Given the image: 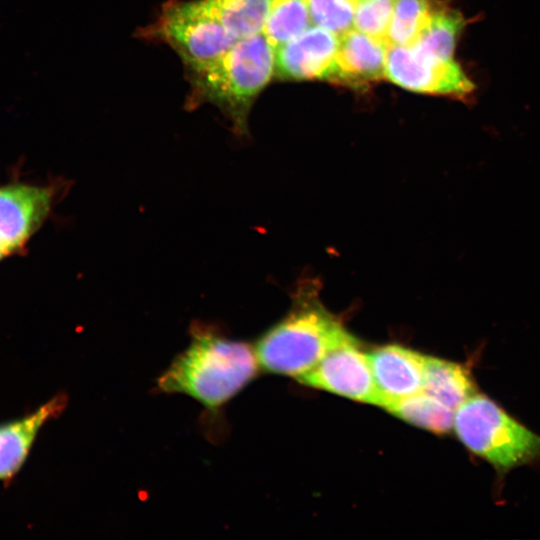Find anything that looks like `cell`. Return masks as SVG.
I'll return each mask as SVG.
<instances>
[{"label":"cell","mask_w":540,"mask_h":540,"mask_svg":"<svg viewBox=\"0 0 540 540\" xmlns=\"http://www.w3.org/2000/svg\"><path fill=\"white\" fill-rule=\"evenodd\" d=\"M189 334L188 346L157 378L156 392L187 395L220 419L222 408L256 376L255 350L211 324L193 323Z\"/></svg>","instance_id":"6da1fadb"},{"label":"cell","mask_w":540,"mask_h":540,"mask_svg":"<svg viewBox=\"0 0 540 540\" xmlns=\"http://www.w3.org/2000/svg\"><path fill=\"white\" fill-rule=\"evenodd\" d=\"M187 109L212 104L229 119L237 135L247 132L253 102L274 76L275 50L263 33L238 40L226 52L186 70Z\"/></svg>","instance_id":"7a4b0ae2"},{"label":"cell","mask_w":540,"mask_h":540,"mask_svg":"<svg viewBox=\"0 0 540 540\" xmlns=\"http://www.w3.org/2000/svg\"><path fill=\"white\" fill-rule=\"evenodd\" d=\"M349 333L321 304L316 283H301L289 313L257 341L255 353L266 371L300 378Z\"/></svg>","instance_id":"3957f363"},{"label":"cell","mask_w":540,"mask_h":540,"mask_svg":"<svg viewBox=\"0 0 540 540\" xmlns=\"http://www.w3.org/2000/svg\"><path fill=\"white\" fill-rule=\"evenodd\" d=\"M453 427L461 443L499 473L540 457V436L486 395L475 393L464 401L455 411Z\"/></svg>","instance_id":"277c9868"},{"label":"cell","mask_w":540,"mask_h":540,"mask_svg":"<svg viewBox=\"0 0 540 540\" xmlns=\"http://www.w3.org/2000/svg\"><path fill=\"white\" fill-rule=\"evenodd\" d=\"M139 36L170 46L186 70L208 63L237 42L202 0H169L155 21L139 30Z\"/></svg>","instance_id":"5b68a950"},{"label":"cell","mask_w":540,"mask_h":540,"mask_svg":"<svg viewBox=\"0 0 540 540\" xmlns=\"http://www.w3.org/2000/svg\"><path fill=\"white\" fill-rule=\"evenodd\" d=\"M59 188L55 182L20 180L0 185V262L26 249L49 217Z\"/></svg>","instance_id":"8992f818"},{"label":"cell","mask_w":540,"mask_h":540,"mask_svg":"<svg viewBox=\"0 0 540 540\" xmlns=\"http://www.w3.org/2000/svg\"><path fill=\"white\" fill-rule=\"evenodd\" d=\"M385 78L412 92L469 101L474 83L453 59L421 53L410 46H389Z\"/></svg>","instance_id":"52a82bcc"},{"label":"cell","mask_w":540,"mask_h":540,"mask_svg":"<svg viewBox=\"0 0 540 540\" xmlns=\"http://www.w3.org/2000/svg\"><path fill=\"white\" fill-rule=\"evenodd\" d=\"M298 379L311 387L378 405L368 354L350 333Z\"/></svg>","instance_id":"ba28073f"},{"label":"cell","mask_w":540,"mask_h":540,"mask_svg":"<svg viewBox=\"0 0 540 540\" xmlns=\"http://www.w3.org/2000/svg\"><path fill=\"white\" fill-rule=\"evenodd\" d=\"M339 35L317 25L275 48L274 76L282 80H325L331 72Z\"/></svg>","instance_id":"9c48e42d"},{"label":"cell","mask_w":540,"mask_h":540,"mask_svg":"<svg viewBox=\"0 0 540 540\" xmlns=\"http://www.w3.org/2000/svg\"><path fill=\"white\" fill-rule=\"evenodd\" d=\"M68 403L60 393L21 417L0 423V482L8 487L25 465L41 429Z\"/></svg>","instance_id":"30bf717a"},{"label":"cell","mask_w":540,"mask_h":540,"mask_svg":"<svg viewBox=\"0 0 540 540\" xmlns=\"http://www.w3.org/2000/svg\"><path fill=\"white\" fill-rule=\"evenodd\" d=\"M425 357L397 344L379 347L368 354L378 405L387 408L422 390Z\"/></svg>","instance_id":"8fae6325"},{"label":"cell","mask_w":540,"mask_h":540,"mask_svg":"<svg viewBox=\"0 0 540 540\" xmlns=\"http://www.w3.org/2000/svg\"><path fill=\"white\" fill-rule=\"evenodd\" d=\"M388 46L354 28L339 36V45L327 78L333 84L363 89L385 78Z\"/></svg>","instance_id":"7c38bea8"},{"label":"cell","mask_w":540,"mask_h":540,"mask_svg":"<svg viewBox=\"0 0 540 540\" xmlns=\"http://www.w3.org/2000/svg\"><path fill=\"white\" fill-rule=\"evenodd\" d=\"M422 391L456 411L475 394V383L462 364L426 356Z\"/></svg>","instance_id":"4fadbf2b"},{"label":"cell","mask_w":540,"mask_h":540,"mask_svg":"<svg viewBox=\"0 0 540 540\" xmlns=\"http://www.w3.org/2000/svg\"><path fill=\"white\" fill-rule=\"evenodd\" d=\"M465 25L466 19L461 12L440 1L410 47L427 55L453 59L458 38Z\"/></svg>","instance_id":"5bb4252c"},{"label":"cell","mask_w":540,"mask_h":540,"mask_svg":"<svg viewBox=\"0 0 540 540\" xmlns=\"http://www.w3.org/2000/svg\"><path fill=\"white\" fill-rule=\"evenodd\" d=\"M211 15L235 39L263 32L272 0H202Z\"/></svg>","instance_id":"9a60e30c"},{"label":"cell","mask_w":540,"mask_h":540,"mask_svg":"<svg viewBox=\"0 0 540 540\" xmlns=\"http://www.w3.org/2000/svg\"><path fill=\"white\" fill-rule=\"evenodd\" d=\"M397 417L428 431L444 434L454 425L455 411L422 390L386 408Z\"/></svg>","instance_id":"2e32d148"},{"label":"cell","mask_w":540,"mask_h":540,"mask_svg":"<svg viewBox=\"0 0 540 540\" xmlns=\"http://www.w3.org/2000/svg\"><path fill=\"white\" fill-rule=\"evenodd\" d=\"M440 0H395L385 43L410 46L418 37Z\"/></svg>","instance_id":"e0dca14e"},{"label":"cell","mask_w":540,"mask_h":540,"mask_svg":"<svg viewBox=\"0 0 540 540\" xmlns=\"http://www.w3.org/2000/svg\"><path fill=\"white\" fill-rule=\"evenodd\" d=\"M310 25L308 0H272L262 33L275 50Z\"/></svg>","instance_id":"ac0fdd59"},{"label":"cell","mask_w":540,"mask_h":540,"mask_svg":"<svg viewBox=\"0 0 540 540\" xmlns=\"http://www.w3.org/2000/svg\"><path fill=\"white\" fill-rule=\"evenodd\" d=\"M358 0H308L312 24L342 35L353 28Z\"/></svg>","instance_id":"d6986e66"},{"label":"cell","mask_w":540,"mask_h":540,"mask_svg":"<svg viewBox=\"0 0 540 540\" xmlns=\"http://www.w3.org/2000/svg\"><path fill=\"white\" fill-rule=\"evenodd\" d=\"M394 3L395 0H358L353 28L385 42Z\"/></svg>","instance_id":"ffe728a7"}]
</instances>
